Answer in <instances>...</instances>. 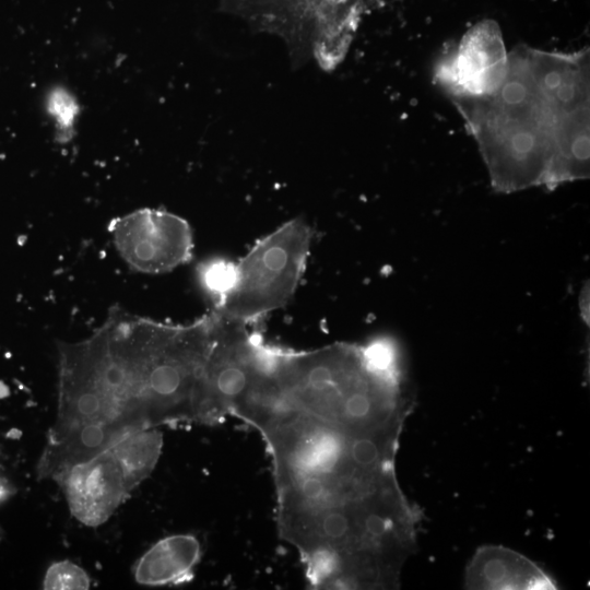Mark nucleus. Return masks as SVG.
<instances>
[{
    "mask_svg": "<svg viewBox=\"0 0 590 590\" xmlns=\"http://www.w3.org/2000/svg\"><path fill=\"white\" fill-rule=\"evenodd\" d=\"M243 421L267 445L279 535L297 550L302 563L355 553L410 507L394 471L403 425L317 417L272 400Z\"/></svg>",
    "mask_w": 590,
    "mask_h": 590,
    "instance_id": "1",
    "label": "nucleus"
},
{
    "mask_svg": "<svg viewBox=\"0 0 590 590\" xmlns=\"http://www.w3.org/2000/svg\"><path fill=\"white\" fill-rule=\"evenodd\" d=\"M588 69L585 54L518 48L494 94L457 104L496 190L544 185L551 172L588 163Z\"/></svg>",
    "mask_w": 590,
    "mask_h": 590,
    "instance_id": "2",
    "label": "nucleus"
},
{
    "mask_svg": "<svg viewBox=\"0 0 590 590\" xmlns=\"http://www.w3.org/2000/svg\"><path fill=\"white\" fill-rule=\"evenodd\" d=\"M90 427L115 440L149 428L145 375L118 306L88 338L58 343L57 416L47 437Z\"/></svg>",
    "mask_w": 590,
    "mask_h": 590,
    "instance_id": "3",
    "label": "nucleus"
},
{
    "mask_svg": "<svg viewBox=\"0 0 590 590\" xmlns=\"http://www.w3.org/2000/svg\"><path fill=\"white\" fill-rule=\"evenodd\" d=\"M311 239V226L296 217L258 240L234 262L231 287L214 309L250 324L285 306L305 271Z\"/></svg>",
    "mask_w": 590,
    "mask_h": 590,
    "instance_id": "4",
    "label": "nucleus"
},
{
    "mask_svg": "<svg viewBox=\"0 0 590 590\" xmlns=\"http://www.w3.org/2000/svg\"><path fill=\"white\" fill-rule=\"evenodd\" d=\"M108 229L120 257L138 272L165 273L192 257L189 223L165 210L139 209L114 219Z\"/></svg>",
    "mask_w": 590,
    "mask_h": 590,
    "instance_id": "5",
    "label": "nucleus"
},
{
    "mask_svg": "<svg viewBox=\"0 0 590 590\" xmlns=\"http://www.w3.org/2000/svg\"><path fill=\"white\" fill-rule=\"evenodd\" d=\"M508 55L497 25L476 24L437 63L435 76L456 104L483 99L496 92L507 70Z\"/></svg>",
    "mask_w": 590,
    "mask_h": 590,
    "instance_id": "6",
    "label": "nucleus"
},
{
    "mask_svg": "<svg viewBox=\"0 0 590 590\" xmlns=\"http://www.w3.org/2000/svg\"><path fill=\"white\" fill-rule=\"evenodd\" d=\"M55 482L71 515L93 528L105 523L137 487L111 446L74 464Z\"/></svg>",
    "mask_w": 590,
    "mask_h": 590,
    "instance_id": "7",
    "label": "nucleus"
},
{
    "mask_svg": "<svg viewBox=\"0 0 590 590\" xmlns=\"http://www.w3.org/2000/svg\"><path fill=\"white\" fill-rule=\"evenodd\" d=\"M220 11L241 19L255 32L281 38L293 67L312 58L314 0H220Z\"/></svg>",
    "mask_w": 590,
    "mask_h": 590,
    "instance_id": "8",
    "label": "nucleus"
},
{
    "mask_svg": "<svg viewBox=\"0 0 590 590\" xmlns=\"http://www.w3.org/2000/svg\"><path fill=\"white\" fill-rule=\"evenodd\" d=\"M468 589H554L551 578L521 554L500 546L480 548L465 570Z\"/></svg>",
    "mask_w": 590,
    "mask_h": 590,
    "instance_id": "9",
    "label": "nucleus"
},
{
    "mask_svg": "<svg viewBox=\"0 0 590 590\" xmlns=\"http://www.w3.org/2000/svg\"><path fill=\"white\" fill-rule=\"evenodd\" d=\"M201 545L191 534H174L152 545L134 564L133 577L144 586L181 585L193 578Z\"/></svg>",
    "mask_w": 590,
    "mask_h": 590,
    "instance_id": "10",
    "label": "nucleus"
},
{
    "mask_svg": "<svg viewBox=\"0 0 590 590\" xmlns=\"http://www.w3.org/2000/svg\"><path fill=\"white\" fill-rule=\"evenodd\" d=\"M316 31L312 58L326 71L344 59L353 39L364 0H314Z\"/></svg>",
    "mask_w": 590,
    "mask_h": 590,
    "instance_id": "11",
    "label": "nucleus"
},
{
    "mask_svg": "<svg viewBox=\"0 0 590 590\" xmlns=\"http://www.w3.org/2000/svg\"><path fill=\"white\" fill-rule=\"evenodd\" d=\"M91 587L87 573L70 560L51 564L44 576L43 588L48 590H85Z\"/></svg>",
    "mask_w": 590,
    "mask_h": 590,
    "instance_id": "12",
    "label": "nucleus"
},
{
    "mask_svg": "<svg viewBox=\"0 0 590 590\" xmlns=\"http://www.w3.org/2000/svg\"><path fill=\"white\" fill-rule=\"evenodd\" d=\"M234 262L214 259L204 262L198 270L199 281L216 304L229 290L233 280Z\"/></svg>",
    "mask_w": 590,
    "mask_h": 590,
    "instance_id": "13",
    "label": "nucleus"
},
{
    "mask_svg": "<svg viewBox=\"0 0 590 590\" xmlns=\"http://www.w3.org/2000/svg\"><path fill=\"white\" fill-rule=\"evenodd\" d=\"M47 111L56 120L58 134L63 141L71 138L79 106L69 92L61 87L50 91L47 97Z\"/></svg>",
    "mask_w": 590,
    "mask_h": 590,
    "instance_id": "14",
    "label": "nucleus"
},
{
    "mask_svg": "<svg viewBox=\"0 0 590 590\" xmlns=\"http://www.w3.org/2000/svg\"><path fill=\"white\" fill-rule=\"evenodd\" d=\"M13 494V487L4 480L0 477V505L4 503Z\"/></svg>",
    "mask_w": 590,
    "mask_h": 590,
    "instance_id": "15",
    "label": "nucleus"
}]
</instances>
